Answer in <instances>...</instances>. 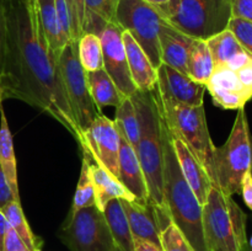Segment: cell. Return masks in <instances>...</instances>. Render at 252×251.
Listing matches in <instances>:
<instances>
[{
	"mask_svg": "<svg viewBox=\"0 0 252 251\" xmlns=\"http://www.w3.org/2000/svg\"><path fill=\"white\" fill-rule=\"evenodd\" d=\"M6 48L0 70V103L22 101L61 123L81 147L76 123L58 69L38 22L33 0H4Z\"/></svg>",
	"mask_w": 252,
	"mask_h": 251,
	"instance_id": "cell-1",
	"label": "cell"
},
{
	"mask_svg": "<svg viewBox=\"0 0 252 251\" xmlns=\"http://www.w3.org/2000/svg\"><path fill=\"white\" fill-rule=\"evenodd\" d=\"M139 120V142L135 153L148 188V201L159 216L161 230L171 223L164 198L162 121L154 93L137 90L132 96Z\"/></svg>",
	"mask_w": 252,
	"mask_h": 251,
	"instance_id": "cell-2",
	"label": "cell"
},
{
	"mask_svg": "<svg viewBox=\"0 0 252 251\" xmlns=\"http://www.w3.org/2000/svg\"><path fill=\"white\" fill-rule=\"evenodd\" d=\"M162 121V118H161ZM164 198L167 214L194 251H208L202 226V206L185 180L175 154L170 132L162 121Z\"/></svg>",
	"mask_w": 252,
	"mask_h": 251,
	"instance_id": "cell-3",
	"label": "cell"
},
{
	"mask_svg": "<svg viewBox=\"0 0 252 251\" xmlns=\"http://www.w3.org/2000/svg\"><path fill=\"white\" fill-rule=\"evenodd\" d=\"M245 212L231 196L217 187L209 189L202 207V226L208 251H241L248 244Z\"/></svg>",
	"mask_w": 252,
	"mask_h": 251,
	"instance_id": "cell-4",
	"label": "cell"
},
{
	"mask_svg": "<svg viewBox=\"0 0 252 251\" xmlns=\"http://www.w3.org/2000/svg\"><path fill=\"white\" fill-rule=\"evenodd\" d=\"M233 0H169L157 6L165 22L193 39L207 41L228 29Z\"/></svg>",
	"mask_w": 252,
	"mask_h": 251,
	"instance_id": "cell-5",
	"label": "cell"
},
{
	"mask_svg": "<svg viewBox=\"0 0 252 251\" xmlns=\"http://www.w3.org/2000/svg\"><path fill=\"white\" fill-rule=\"evenodd\" d=\"M160 116L174 138L182 140L197 157L212 180L214 147L203 106H187L153 90Z\"/></svg>",
	"mask_w": 252,
	"mask_h": 251,
	"instance_id": "cell-6",
	"label": "cell"
},
{
	"mask_svg": "<svg viewBox=\"0 0 252 251\" xmlns=\"http://www.w3.org/2000/svg\"><path fill=\"white\" fill-rule=\"evenodd\" d=\"M228 140L214 149L212 182L226 196L239 193L246 174L252 172V138L245 108L238 110Z\"/></svg>",
	"mask_w": 252,
	"mask_h": 251,
	"instance_id": "cell-7",
	"label": "cell"
},
{
	"mask_svg": "<svg viewBox=\"0 0 252 251\" xmlns=\"http://www.w3.org/2000/svg\"><path fill=\"white\" fill-rule=\"evenodd\" d=\"M58 236L70 251H115L117 248L105 216L96 206L69 212Z\"/></svg>",
	"mask_w": 252,
	"mask_h": 251,
	"instance_id": "cell-8",
	"label": "cell"
},
{
	"mask_svg": "<svg viewBox=\"0 0 252 251\" xmlns=\"http://www.w3.org/2000/svg\"><path fill=\"white\" fill-rule=\"evenodd\" d=\"M115 21L122 31L132 34L154 68H159L161 64L159 30L164 20L157 9L144 0H118Z\"/></svg>",
	"mask_w": 252,
	"mask_h": 251,
	"instance_id": "cell-9",
	"label": "cell"
},
{
	"mask_svg": "<svg viewBox=\"0 0 252 251\" xmlns=\"http://www.w3.org/2000/svg\"><path fill=\"white\" fill-rule=\"evenodd\" d=\"M58 69L74 117L84 134V130L90 127L101 112L94 103L89 91L86 71L79 61L78 42L70 41L65 44L59 54Z\"/></svg>",
	"mask_w": 252,
	"mask_h": 251,
	"instance_id": "cell-10",
	"label": "cell"
},
{
	"mask_svg": "<svg viewBox=\"0 0 252 251\" xmlns=\"http://www.w3.org/2000/svg\"><path fill=\"white\" fill-rule=\"evenodd\" d=\"M120 140L121 134L115 121L100 113L90 127L84 130L80 148L81 150H86L97 164L118 179Z\"/></svg>",
	"mask_w": 252,
	"mask_h": 251,
	"instance_id": "cell-11",
	"label": "cell"
},
{
	"mask_svg": "<svg viewBox=\"0 0 252 251\" xmlns=\"http://www.w3.org/2000/svg\"><path fill=\"white\" fill-rule=\"evenodd\" d=\"M122 33V29L116 22H107L98 37L102 47L103 69L123 96L130 97L137 91V88L130 78L128 69Z\"/></svg>",
	"mask_w": 252,
	"mask_h": 251,
	"instance_id": "cell-12",
	"label": "cell"
},
{
	"mask_svg": "<svg viewBox=\"0 0 252 251\" xmlns=\"http://www.w3.org/2000/svg\"><path fill=\"white\" fill-rule=\"evenodd\" d=\"M155 90L161 96L187 106H203L206 86L192 80L187 74L161 63L157 69Z\"/></svg>",
	"mask_w": 252,
	"mask_h": 251,
	"instance_id": "cell-13",
	"label": "cell"
},
{
	"mask_svg": "<svg viewBox=\"0 0 252 251\" xmlns=\"http://www.w3.org/2000/svg\"><path fill=\"white\" fill-rule=\"evenodd\" d=\"M129 223L133 238L144 239L160 245L161 224L154 207L149 202L121 199Z\"/></svg>",
	"mask_w": 252,
	"mask_h": 251,
	"instance_id": "cell-14",
	"label": "cell"
},
{
	"mask_svg": "<svg viewBox=\"0 0 252 251\" xmlns=\"http://www.w3.org/2000/svg\"><path fill=\"white\" fill-rule=\"evenodd\" d=\"M194 39L162 21L159 30L161 63L187 74V61Z\"/></svg>",
	"mask_w": 252,
	"mask_h": 251,
	"instance_id": "cell-15",
	"label": "cell"
},
{
	"mask_svg": "<svg viewBox=\"0 0 252 251\" xmlns=\"http://www.w3.org/2000/svg\"><path fill=\"white\" fill-rule=\"evenodd\" d=\"M171 138L175 154H176L182 175L192 188V191L194 192L201 206L203 207V204L207 201V197H208L209 189L213 186V182H212L211 177L207 174L204 167L201 165V162L189 149V147L182 140L174 138L172 135Z\"/></svg>",
	"mask_w": 252,
	"mask_h": 251,
	"instance_id": "cell-16",
	"label": "cell"
},
{
	"mask_svg": "<svg viewBox=\"0 0 252 251\" xmlns=\"http://www.w3.org/2000/svg\"><path fill=\"white\" fill-rule=\"evenodd\" d=\"M118 180L134 196L137 201L149 202L147 184L137 153L122 134H121L120 154H118Z\"/></svg>",
	"mask_w": 252,
	"mask_h": 251,
	"instance_id": "cell-17",
	"label": "cell"
},
{
	"mask_svg": "<svg viewBox=\"0 0 252 251\" xmlns=\"http://www.w3.org/2000/svg\"><path fill=\"white\" fill-rule=\"evenodd\" d=\"M123 43L127 56L128 69H129L130 78L134 83L137 90L152 91L157 86L158 73L149 57L147 56L142 47L137 43L132 34L127 31H123Z\"/></svg>",
	"mask_w": 252,
	"mask_h": 251,
	"instance_id": "cell-18",
	"label": "cell"
},
{
	"mask_svg": "<svg viewBox=\"0 0 252 251\" xmlns=\"http://www.w3.org/2000/svg\"><path fill=\"white\" fill-rule=\"evenodd\" d=\"M90 172L93 177L94 188H95L96 207L103 211L106 204L111 199H126V201H135L134 196L126 188L122 182L113 176L107 169L101 166L90 157Z\"/></svg>",
	"mask_w": 252,
	"mask_h": 251,
	"instance_id": "cell-19",
	"label": "cell"
},
{
	"mask_svg": "<svg viewBox=\"0 0 252 251\" xmlns=\"http://www.w3.org/2000/svg\"><path fill=\"white\" fill-rule=\"evenodd\" d=\"M33 4L49 51L58 61L59 54L65 47L66 42L64 39L61 25H59L56 1L54 0H33Z\"/></svg>",
	"mask_w": 252,
	"mask_h": 251,
	"instance_id": "cell-20",
	"label": "cell"
},
{
	"mask_svg": "<svg viewBox=\"0 0 252 251\" xmlns=\"http://www.w3.org/2000/svg\"><path fill=\"white\" fill-rule=\"evenodd\" d=\"M0 165L2 167L7 185L12 192L15 201L20 202L19 180H17V164L14 150V140L10 132L7 118L0 103Z\"/></svg>",
	"mask_w": 252,
	"mask_h": 251,
	"instance_id": "cell-21",
	"label": "cell"
},
{
	"mask_svg": "<svg viewBox=\"0 0 252 251\" xmlns=\"http://www.w3.org/2000/svg\"><path fill=\"white\" fill-rule=\"evenodd\" d=\"M86 79H88V86L91 98H93L94 103L100 112L103 107H108V106L117 108L123 98L126 97L118 90L116 84L113 83L110 75L106 73L105 69L89 71V73H86Z\"/></svg>",
	"mask_w": 252,
	"mask_h": 251,
	"instance_id": "cell-22",
	"label": "cell"
},
{
	"mask_svg": "<svg viewBox=\"0 0 252 251\" xmlns=\"http://www.w3.org/2000/svg\"><path fill=\"white\" fill-rule=\"evenodd\" d=\"M102 213L116 246L122 251H133V235L121 199H111Z\"/></svg>",
	"mask_w": 252,
	"mask_h": 251,
	"instance_id": "cell-23",
	"label": "cell"
},
{
	"mask_svg": "<svg viewBox=\"0 0 252 251\" xmlns=\"http://www.w3.org/2000/svg\"><path fill=\"white\" fill-rule=\"evenodd\" d=\"M214 71V62L206 41L194 39L187 61V75L206 86Z\"/></svg>",
	"mask_w": 252,
	"mask_h": 251,
	"instance_id": "cell-24",
	"label": "cell"
},
{
	"mask_svg": "<svg viewBox=\"0 0 252 251\" xmlns=\"http://www.w3.org/2000/svg\"><path fill=\"white\" fill-rule=\"evenodd\" d=\"M118 0H85L84 33H94L98 36L107 22H116L115 15Z\"/></svg>",
	"mask_w": 252,
	"mask_h": 251,
	"instance_id": "cell-25",
	"label": "cell"
},
{
	"mask_svg": "<svg viewBox=\"0 0 252 251\" xmlns=\"http://www.w3.org/2000/svg\"><path fill=\"white\" fill-rule=\"evenodd\" d=\"M206 42L213 58L214 68L225 66L234 57L245 52L233 32L228 29L211 37Z\"/></svg>",
	"mask_w": 252,
	"mask_h": 251,
	"instance_id": "cell-26",
	"label": "cell"
},
{
	"mask_svg": "<svg viewBox=\"0 0 252 251\" xmlns=\"http://www.w3.org/2000/svg\"><path fill=\"white\" fill-rule=\"evenodd\" d=\"M2 213L6 217L10 226L20 235L24 240L30 251H41L43 241L41 238L36 236L29 225V221L25 218L24 211L21 208V202L11 201L1 208Z\"/></svg>",
	"mask_w": 252,
	"mask_h": 251,
	"instance_id": "cell-27",
	"label": "cell"
},
{
	"mask_svg": "<svg viewBox=\"0 0 252 251\" xmlns=\"http://www.w3.org/2000/svg\"><path fill=\"white\" fill-rule=\"evenodd\" d=\"M116 127L133 148L139 142V120L132 97H125L116 108Z\"/></svg>",
	"mask_w": 252,
	"mask_h": 251,
	"instance_id": "cell-28",
	"label": "cell"
},
{
	"mask_svg": "<svg viewBox=\"0 0 252 251\" xmlns=\"http://www.w3.org/2000/svg\"><path fill=\"white\" fill-rule=\"evenodd\" d=\"M96 206L95 188H94L93 177L90 172V154L86 150H83V160H81V171L76 185L75 194H74L73 203L70 212H76L86 207Z\"/></svg>",
	"mask_w": 252,
	"mask_h": 251,
	"instance_id": "cell-29",
	"label": "cell"
},
{
	"mask_svg": "<svg viewBox=\"0 0 252 251\" xmlns=\"http://www.w3.org/2000/svg\"><path fill=\"white\" fill-rule=\"evenodd\" d=\"M78 56L81 66L86 73L103 69L100 37L94 33H84L78 39Z\"/></svg>",
	"mask_w": 252,
	"mask_h": 251,
	"instance_id": "cell-30",
	"label": "cell"
},
{
	"mask_svg": "<svg viewBox=\"0 0 252 251\" xmlns=\"http://www.w3.org/2000/svg\"><path fill=\"white\" fill-rule=\"evenodd\" d=\"M207 88H216L220 89V90L230 91V93L234 94H239V95L244 96L248 100H251L252 97L251 94H249L244 89V86L241 85L240 80H239L238 75H236V71L231 70V69L226 68V66L214 68L211 79L206 84V89Z\"/></svg>",
	"mask_w": 252,
	"mask_h": 251,
	"instance_id": "cell-31",
	"label": "cell"
},
{
	"mask_svg": "<svg viewBox=\"0 0 252 251\" xmlns=\"http://www.w3.org/2000/svg\"><path fill=\"white\" fill-rule=\"evenodd\" d=\"M160 245L162 251H194L189 240L172 221L160 233Z\"/></svg>",
	"mask_w": 252,
	"mask_h": 251,
	"instance_id": "cell-32",
	"label": "cell"
},
{
	"mask_svg": "<svg viewBox=\"0 0 252 251\" xmlns=\"http://www.w3.org/2000/svg\"><path fill=\"white\" fill-rule=\"evenodd\" d=\"M71 19V37L73 41L83 36L85 26V0H65Z\"/></svg>",
	"mask_w": 252,
	"mask_h": 251,
	"instance_id": "cell-33",
	"label": "cell"
},
{
	"mask_svg": "<svg viewBox=\"0 0 252 251\" xmlns=\"http://www.w3.org/2000/svg\"><path fill=\"white\" fill-rule=\"evenodd\" d=\"M228 30H230L244 49L252 57V22L231 17Z\"/></svg>",
	"mask_w": 252,
	"mask_h": 251,
	"instance_id": "cell-34",
	"label": "cell"
},
{
	"mask_svg": "<svg viewBox=\"0 0 252 251\" xmlns=\"http://www.w3.org/2000/svg\"><path fill=\"white\" fill-rule=\"evenodd\" d=\"M54 1H56L57 15H58L59 25H61L62 32H63L64 39L66 43H69L70 41H73V37H71V19L68 5H66L65 0H54Z\"/></svg>",
	"mask_w": 252,
	"mask_h": 251,
	"instance_id": "cell-35",
	"label": "cell"
},
{
	"mask_svg": "<svg viewBox=\"0 0 252 251\" xmlns=\"http://www.w3.org/2000/svg\"><path fill=\"white\" fill-rule=\"evenodd\" d=\"M231 17L252 22V0H233Z\"/></svg>",
	"mask_w": 252,
	"mask_h": 251,
	"instance_id": "cell-36",
	"label": "cell"
},
{
	"mask_svg": "<svg viewBox=\"0 0 252 251\" xmlns=\"http://www.w3.org/2000/svg\"><path fill=\"white\" fill-rule=\"evenodd\" d=\"M2 251H30L19 234L10 226L4 239Z\"/></svg>",
	"mask_w": 252,
	"mask_h": 251,
	"instance_id": "cell-37",
	"label": "cell"
},
{
	"mask_svg": "<svg viewBox=\"0 0 252 251\" xmlns=\"http://www.w3.org/2000/svg\"><path fill=\"white\" fill-rule=\"evenodd\" d=\"M6 48V15H5L4 0H0V70L4 62Z\"/></svg>",
	"mask_w": 252,
	"mask_h": 251,
	"instance_id": "cell-38",
	"label": "cell"
},
{
	"mask_svg": "<svg viewBox=\"0 0 252 251\" xmlns=\"http://www.w3.org/2000/svg\"><path fill=\"white\" fill-rule=\"evenodd\" d=\"M236 75H238L244 89L252 95V57H250V59L246 62L245 65L236 70Z\"/></svg>",
	"mask_w": 252,
	"mask_h": 251,
	"instance_id": "cell-39",
	"label": "cell"
},
{
	"mask_svg": "<svg viewBox=\"0 0 252 251\" xmlns=\"http://www.w3.org/2000/svg\"><path fill=\"white\" fill-rule=\"evenodd\" d=\"M11 201H15V198L12 196V192L10 189L9 185H7L6 177H5L4 171H2L1 165H0V209Z\"/></svg>",
	"mask_w": 252,
	"mask_h": 251,
	"instance_id": "cell-40",
	"label": "cell"
},
{
	"mask_svg": "<svg viewBox=\"0 0 252 251\" xmlns=\"http://www.w3.org/2000/svg\"><path fill=\"white\" fill-rule=\"evenodd\" d=\"M240 192L243 193V199L246 206L252 211V172L245 175L241 184Z\"/></svg>",
	"mask_w": 252,
	"mask_h": 251,
	"instance_id": "cell-41",
	"label": "cell"
},
{
	"mask_svg": "<svg viewBox=\"0 0 252 251\" xmlns=\"http://www.w3.org/2000/svg\"><path fill=\"white\" fill-rule=\"evenodd\" d=\"M133 251H162L161 246L144 240V239L133 238Z\"/></svg>",
	"mask_w": 252,
	"mask_h": 251,
	"instance_id": "cell-42",
	"label": "cell"
},
{
	"mask_svg": "<svg viewBox=\"0 0 252 251\" xmlns=\"http://www.w3.org/2000/svg\"><path fill=\"white\" fill-rule=\"evenodd\" d=\"M10 228V224L7 221L6 217L4 216L2 211L0 209V251H2V245H4V239L6 235L7 230Z\"/></svg>",
	"mask_w": 252,
	"mask_h": 251,
	"instance_id": "cell-43",
	"label": "cell"
},
{
	"mask_svg": "<svg viewBox=\"0 0 252 251\" xmlns=\"http://www.w3.org/2000/svg\"><path fill=\"white\" fill-rule=\"evenodd\" d=\"M144 1L148 2V4H150L152 6L157 7V6H161V5H165L169 0H144Z\"/></svg>",
	"mask_w": 252,
	"mask_h": 251,
	"instance_id": "cell-44",
	"label": "cell"
},
{
	"mask_svg": "<svg viewBox=\"0 0 252 251\" xmlns=\"http://www.w3.org/2000/svg\"><path fill=\"white\" fill-rule=\"evenodd\" d=\"M241 251H252V248L249 245V241H248V244H246V245L241 249Z\"/></svg>",
	"mask_w": 252,
	"mask_h": 251,
	"instance_id": "cell-45",
	"label": "cell"
},
{
	"mask_svg": "<svg viewBox=\"0 0 252 251\" xmlns=\"http://www.w3.org/2000/svg\"><path fill=\"white\" fill-rule=\"evenodd\" d=\"M249 245H250V246H251V248H252V236H251L250 241H249Z\"/></svg>",
	"mask_w": 252,
	"mask_h": 251,
	"instance_id": "cell-46",
	"label": "cell"
},
{
	"mask_svg": "<svg viewBox=\"0 0 252 251\" xmlns=\"http://www.w3.org/2000/svg\"><path fill=\"white\" fill-rule=\"evenodd\" d=\"M115 251H122V250H120V249H118V248H116Z\"/></svg>",
	"mask_w": 252,
	"mask_h": 251,
	"instance_id": "cell-47",
	"label": "cell"
}]
</instances>
